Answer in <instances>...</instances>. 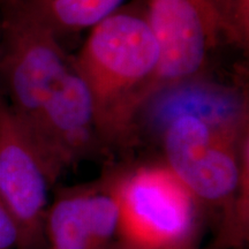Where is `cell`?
<instances>
[{"label":"cell","instance_id":"1","mask_svg":"<svg viewBox=\"0 0 249 249\" xmlns=\"http://www.w3.org/2000/svg\"><path fill=\"white\" fill-rule=\"evenodd\" d=\"M71 62L92 97L102 142L132 140L160 64L144 0L126 2L89 30Z\"/></svg>","mask_w":249,"mask_h":249},{"label":"cell","instance_id":"2","mask_svg":"<svg viewBox=\"0 0 249 249\" xmlns=\"http://www.w3.org/2000/svg\"><path fill=\"white\" fill-rule=\"evenodd\" d=\"M144 4L160 49L151 95L207 76L223 50L248 53L249 0H144Z\"/></svg>","mask_w":249,"mask_h":249},{"label":"cell","instance_id":"3","mask_svg":"<svg viewBox=\"0 0 249 249\" xmlns=\"http://www.w3.org/2000/svg\"><path fill=\"white\" fill-rule=\"evenodd\" d=\"M70 61L62 43L21 0L0 1V85L9 108L30 134Z\"/></svg>","mask_w":249,"mask_h":249},{"label":"cell","instance_id":"4","mask_svg":"<svg viewBox=\"0 0 249 249\" xmlns=\"http://www.w3.org/2000/svg\"><path fill=\"white\" fill-rule=\"evenodd\" d=\"M118 232L128 249H189L195 196L166 164L144 165L111 191Z\"/></svg>","mask_w":249,"mask_h":249},{"label":"cell","instance_id":"5","mask_svg":"<svg viewBox=\"0 0 249 249\" xmlns=\"http://www.w3.org/2000/svg\"><path fill=\"white\" fill-rule=\"evenodd\" d=\"M166 165L195 197L222 202L235 192L248 155V128L194 117L173 120L161 132Z\"/></svg>","mask_w":249,"mask_h":249},{"label":"cell","instance_id":"6","mask_svg":"<svg viewBox=\"0 0 249 249\" xmlns=\"http://www.w3.org/2000/svg\"><path fill=\"white\" fill-rule=\"evenodd\" d=\"M50 166L33 136L2 98L0 103V198L14 218L20 249H35L44 239Z\"/></svg>","mask_w":249,"mask_h":249},{"label":"cell","instance_id":"7","mask_svg":"<svg viewBox=\"0 0 249 249\" xmlns=\"http://www.w3.org/2000/svg\"><path fill=\"white\" fill-rule=\"evenodd\" d=\"M31 136L54 179L62 169L102 142L92 97L71 61L43 107Z\"/></svg>","mask_w":249,"mask_h":249},{"label":"cell","instance_id":"8","mask_svg":"<svg viewBox=\"0 0 249 249\" xmlns=\"http://www.w3.org/2000/svg\"><path fill=\"white\" fill-rule=\"evenodd\" d=\"M156 132L181 117H194L207 123L232 128H248L247 92L239 87L217 85L197 77L165 87L148 98L138 116Z\"/></svg>","mask_w":249,"mask_h":249},{"label":"cell","instance_id":"9","mask_svg":"<svg viewBox=\"0 0 249 249\" xmlns=\"http://www.w3.org/2000/svg\"><path fill=\"white\" fill-rule=\"evenodd\" d=\"M21 2L62 43L68 36L91 30L127 0H21Z\"/></svg>","mask_w":249,"mask_h":249},{"label":"cell","instance_id":"10","mask_svg":"<svg viewBox=\"0 0 249 249\" xmlns=\"http://www.w3.org/2000/svg\"><path fill=\"white\" fill-rule=\"evenodd\" d=\"M86 193L64 194L48 208L43 233L50 249H102Z\"/></svg>","mask_w":249,"mask_h":249},{"label":"cell","instance_id":"11","mask_svg":"<svg viewBox=\"0 0 249 249\" xmlns=\"http://www.w3.org/2000/svg\"><path fill=\"white\" fill-rule=\"evenodd\" d=\"M21 235L14 218L0 198V249L20 248Z\"/></svg>","mask_w":249,"mask_h":249},{"label":"cell","instance_id":"12","mask_svg":"<svg viewBox=\"0 0 249 249\" xmlns=\"http://www.w3.org/2000/svg\"><path fill=\"white\" fill-rule=\"evenodd\" d=\"M2 98H4V95H2V90H1V85H0V103H1Z\"/></svg>","mask_w":249,"mask_h":249},{"label":"cell","instance_id":"13","mask_svg":"<svg viewBox=\"0 0 249 249\" xmlns=\"http://www.w3.org/2000/svg\"><path fill=\"white\" fill-rule=\"evenodd\" d=\"M0 1H2V0H0Z\"/></svg>","mask_w":249,"mask_h":249}]
</instances>
